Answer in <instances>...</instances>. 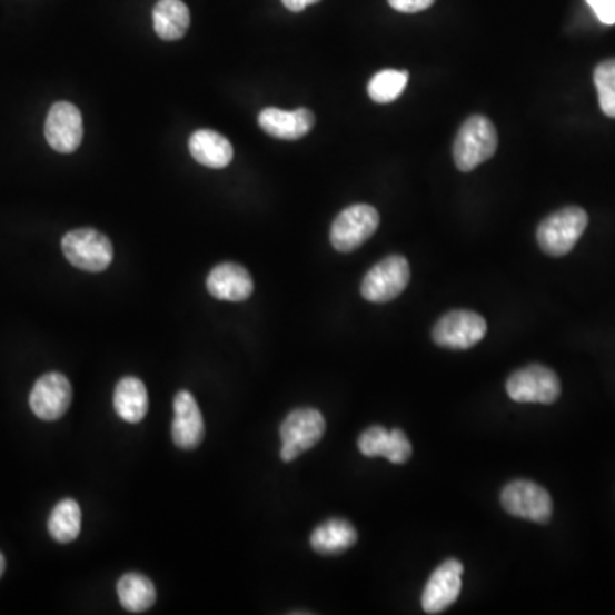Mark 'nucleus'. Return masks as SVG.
<instances>
[{"instance_id":"obj_1","label":"nucleus","mask_w":615,"mask_h":615,"mask_svg":"<svg viewBox=\"0 0 615 615\" xmlns=\"http://www.w3.org/2000/svg\"><path fill=\"white\" fill-rule=\"evenodd\" d=\"M496 149H498L496 127L484 115H474L460 127L455 137V165L458 170L468 173L493 158Z\"/></svg>"},{"instance_id":"obj_2","label":"nucleus","mask_w":615,"mask_h":615,"mask_svg":"<svg viewBox=\"0 0 615 615\" xmlns=\"http://www.w3.org/2000/svg\"><path fill=\"white\" fill-rule=\"evenodd\" d=\"M588 226V215L582 207H564L544 219L537 229L538 247L550 257H563L578 244Z\"/></svg>"},{"instance_id":"obj_3","label":"nucleus","mask_w":615,"mask_h":615,"mask_svg":"<svg viewBox=\"0 0 615 615\" xmlns=\"http://www.w3.org/2000/svg\"><path fill=\"white\" fill-rule=\"evenodd\" d=\"M62 251L72 266L86 272H103L113 262V245L97 229L67 232L62 238Z\"/></svg>"},{"instance_id":"obj_4","label":"nucleus","mask_w":615,"mask_h":615,"mask_svg":"<svg viewBox=\"0 0 615 615\" xmlns=\"http://www.w3.org/2000/svg\"><path fill=\"white\" fill-rule=\"evenodd\" d=\"M325 428H327V424H325L320 410L310 409V407L292 410L280 424V439H282L280 458L282 462L288 464L314 448L324 438Z\"/></svg>"},{"instance_id":"obj_5","label":"nucleus","mask_w":615,"mask_h":615,"mask_svg":"<svg viewBox=\"0 0 615 615\" xmlns=\"http://www.w3.org/2000/svg\"><path fill=\"white\" fill-rule=\"evenodd\" d=\"M380 226L378 210L368 204L347 207L330 228V244L340 254H350L375 235Z\"/></svg>"},{"instance_id":"obj_6","label":"nucleus","mask_w":615,"mask_h":615,"mask_svg":"<svg viewBox=\"0 0 615 615\" xmlns=\"http://www.w3.org/2000/svg\"><path fill=\"white\" fill-rule=\"evenodd\" d=\"M410 280V267L406 257L390 255L376 264L361 284V295L366 301L388 302L406 291Z\"/></svg>"},{"instance_id":"obj_7","label":"nucleus","mask_w":615,"mask_h":615,"mask_svg":"<svg viewBox=\"0 0 615 615\" xmlns=\"http://www.w3.org/2000/svg\"><path fill=\"white\" fill-rule=\"evenodd\" d=\"M502 505L516 518L546 525L553 518V498L544 487L532 480H515L503 489Z\"/></svg>"},{"instance_id":"obj_8","label":"nucleus","mask_w":615,"mask_h":615,"mask_svg":"<svg viewBox=\"0 0 615 615\" xmlns=\"http://www.w3.org/2000/svg\"><path fill=\"white\" fill-rule=\"evenodd\" d=\"M506 390L519 404H554L561 395V381L553 369L530 365L509 376Z\"/></svg>"},{"instance_id":"obj_9","label":"nucleus","mask_w":615,"mask_h":615,"mask_svg":"<svg viewBox=\"0 0 615 615\" xmlns=\"http://www.w3.org/2000/svg\"><path fill=\"white\" fill-rule=\"evenodd\" d=\"M486 333V320L479 314L454 310L439 318L433 328V340L445 349L465 350L479 344Z\"/></svg>"},{"instance_id":"obj_10","label":"nucleus","mask_w":615,"mask_h":615,"mask_svg":"<svg viewBox=\"0 0 615 615\" xmlns=\"http://www.w3.org/2000/svg\"><path fill=\"white\" fill-rule=\"evenodd\" d=\"M82 133V115L76 105L59 101L50 108L44 122V137L50 148L70 155L81 146Z\"/></svg>"},{"instance_id":"obj_11","label":"nucleus","mask_w":615,"mask_h":615,"mask_svg":"<svg viewBox=\"0 0 615 615\" xmlns=\"http://www.w3.org/2000/svg\"><path fill=\"white\" fill-rule=\"evenodd\" d=\"M72 387L60 373H47L38 378L30 395V407L41 420H57L69 410Z\"/></svg>"},{"instance_id":"obj_12","label":"nucleus","mask_w":615,"mask_h":615,"mask_svg":"<svg viewBox=\"0 0 615 615\" xmlns=\"http://www.w3.org/2000/svg\"><path fill=\"white\" fill-rule=\"evenodd\" d=\"M460 561L448 559L439 564L423 592V608L426 614H439L457 602L462 592Z\"/></svg>"},{"instance_id":"obj_13","label":"nucleus","mask_w":615,"mask_h":615,"mask_svg":"<svg viewBox=\"0 0 615 615\" xmlns=\"http://www.w3.org/2000/svg\"><path fill=\"white\" fill-rule=\"evenodd\" d=\"M175 417L171 436L175 445L181 449H194L202 443L206 435L202 413L190 391H178L173 401Z\"/></svg>"},{"instance_id":"obj_14","label":"nucleus","mask_w":615,"mask_h":615,"mask_svg":"<svg viewBox=\"0 0 615 615\" xmlns=\"http://www.w3.org/2000/svg\"><path fill=\"white\" fill-rule=\"evenodd\" d=\"M359 452L365 457H385L391 464H406L413 455V445L401 429L387 432L384 426L366 429L358 439Z\"/></svg>"},{"instance_id":"obj_15","label":"nucleus","mask_w":615,"mask_h":615,"mask_svg":"<svg viewBox=\"0 0 615 615\" xmlns=\"http://www.w3.org/2000/svg\"><path fill=\"white\" fill-rule=\"evenodd\" d=\"M207 291L221 301L240 302L254 292V279L245 267L238 264H221L210 270L207 277Z\"/></svg>"},{"instance_id":"obj_16","label":"nucleus","mask_w":615,"mask_h":615,"mask_svg":"<svg viewBox=\"0 0 615 615\" xmlns=\"http://www.w3.org/2000/svg\"><path fill=\"white\" fill-rule=\"evenodd\" d=\"M258 126L276 139L298 140L314 129L315 115L308 108L295 111L266 108L258 115Z\"/></svg>"},{"instance_id":"obj_17","label":"nucleus","mask_w":615,"mask_h":615,"mask_svg":"<svg viewBox=\"0 0 615 615\" xmlns=\"http://www.w3.org/2000/svg\"><path fill=\"white\" fill-rule=\"evenodd\" d=\"M190 155L202 167L222 170L232 161V146L225 136L216 130H197L188 139Z\"/></svg>"},{"instance_id":"obj_18","label":"nucleus","mask_w":615,"mask_h":615,"mask_svg":"<svg viewBox=\"0 0 615 615\" xmlns=\"http://www.w3.org/2000/svg\"><path fill=\"white\" fill-rule=\"evenodd\" d=\"M358 532L347 519L333 518L315 528L310 537L311 549L321 556H336L356 546Z\"/></svg>"},{"instance_id":"obj_19","label":"nucleus","mask_w":615,"mask_h":615,"mask_svg":"<svg viewBox=\"0 0 615 615\" xmlns=\"http://www.w3.org/2000/svg\"><path fill=\"white\" fill-rule=\"evenodd\" d=\"M113 407L118 417L130 424L145 419L149 409L148 388L136 376H126L115 387Z\"/></svg>"},{"instance_id":"obj_20","label":"nucleus","mask_w":615,"mask_h":615,"mask_svg":"<svg viewBox=\"0 0 615 615\" xmlns=\"http://www.w3.org/2000/svg\"><path fill=\"white\" fill-rule=\"evenodd\" d=\"M155 31L161 40L177 41L190 28V11L181 0H159L152 11Z\"/></svg>"},{"instance_id":"obj_21","label":"nucleus","mask_w":615,"mask_h":615,"mask_svg":"<svg viewBox=\"0 0 615 615\" xmlns=\"http://www.w3.org/2000/svg\"><path fill=\"white\" fill-rule=\"evenodd\" d=\"M118 601L126 611L140 614L156 604V588L148 576L140 573H127L118 579Z\"/></svg>"},{"instance_id":"obj_22","label":"nucleus","mask_w":615,"mask_h":615,"mask_svg":"<svg viewBox=\"0 0 615 615\" xmlns=\"http://www.w3.org/2000/svg\"><path fill=\"white\" fill-rule=\"evenodd\" d=\"M81 506L75 499L66 498L52 509L49 532L59 544H70L81 534Z\"/></svg>"},{"instance_id":"obj_23","label":"nucleus","mask_w":615,"mask_h":615,"mask_svg":"<svg viewBox=\"0 0 615 615\" xmlns=\"http://www.w3.org/2000/svg\"><path fill=\"white\" fill-rule=\"evenodd\" d=\"M409 82L406 70H380L368 85V95L376 103H391L400 97Z\"/></svg>"},{"instance_id":"obj_24","label":"nucleus","mask_w":615,"mask_h":615,"mask_svg":"<svg viewBox=\"0 0 615 615\" xmlns=\"http://www.w3.org/2000/svg\"><path fill=\"white\" fill-rule=\"evenodd\" d=\"M598 103L607 117L615 118V59L598 63L594 75Z\"/></svg>"},{"instance_id":"obj_25","label":"nucleus","mask_w":615,"mask_h":615,"mask_svg":"<svg viewBox=\"0 0 615 615\" xmlns=\"http://www.w3.org/2000/svg\"><path fill=\"white\" fill-rule=\"evenodd\" d=\"M388 4L398 12L406 14H416V12L426 11L435 4V0H388Z\"/></svg>"},{"instance_id":"obj_26","label":"nucleus","mask_w":615,"mask_h":615,"mask_svg":"<svg viewBox=\"0 0 615 615\" xmlns=\"http://www.w3.org/2000/svg\"><path fill=\"white\" fill-rule=\"evenodd\" d=\"M588 4L604 24H615V0H588Z\"/></svg>"},{"instance_id":"obj_27","label":"nucleus","mask_w":615,"mask_h":615,"mask_svg":"<svg viewBox=\"0 0 615 615\" xmlns=\"http://www.w3.org/2000/svg\"><path fill=\"white\" fill-rule=\"evenodd\" d=\"M320 0H282L284 8L291 12L305 11L308 6L317 4Z\"/></svg>"},{"instance_id":"obj_28","label":"nucleus","mask_w":615,"mask_h":615,"mask_svg":"<svg viewBox=\"0 0 615 615\" xmlns=\"http://www.w3.org/2000/svg\"><path fill=\"white\" fill-rule=\"evenodd\" d=\"M6 572V559L2 554H0V576L4 575Z\"/></svg>"}]
</instances>
